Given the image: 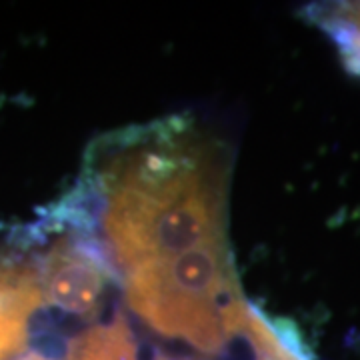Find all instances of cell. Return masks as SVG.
<instances>
[{"mask_svg": "<svg viewBox=\"0 0 360 360\" xmlns=\"http://www.w3.org/2000/svg\"><path fill=\"white\" fill-rule=\"evenodd\" d=\"M162 360H168V359H162Z\"/></svg>", "mask_w": 360, "mask_h": 360, "instance_id": "5", "label": "cell"}, {"mask_svg": "<svg viewBox=\"0 0 360 360\" xmlns=\"http://www.w3.org/2000/svg\"><path fill=\"white\" fill-rule=\"evenodd\" d=\"M66 217L112 274L226 240V153L196 120L172 116L104 136Z\"/></svg>", "mask_w": 360, "mask_h": 360, "instance_id": "1", "label": "cell"}, {"mask_svg": "<svg viewBox=\"0 0 360 360\" xmlns=\"http://www.w3.org/2000/svg\"><path fill=\"white\" fill-rule=\"evenodd\" d=\"M44 300L37 264L0 258V360H13L25 348Z\"/></svg>", "mask_w": 360, "mask_h": 360, "instance_id": "3", "label": "cell"}, {"mask_svg": "<svg viewBox=\"0 0 360 360\" xmlns=\"http://www.w3.org/2000/svg\"><path fill=\"white\" fill-rule=\"evenodd\" d=\"M122 276L127 302L148 328L202 352H219L248 312L229 240L144 260Z\"/></svg>", "mask_w": 360, "mask_h": 360, "instance_id": "2", "label": "cell"}, {"mask_svg": "<svg viewBox=\"0 0 360 360\" xmlns=\"http://www.w3.org/2000/svg\"><path fill=\"white\" fill-rule=\"evenodd\" d=\"M310 18L335 40L345 66L360 77V2L310 6Z\"/></svg>", "mask_w": 360, "mask_h": 360, "instance_id": "4", "label": "cell"}]
</instances>
